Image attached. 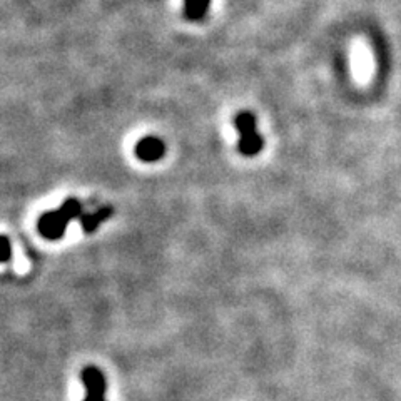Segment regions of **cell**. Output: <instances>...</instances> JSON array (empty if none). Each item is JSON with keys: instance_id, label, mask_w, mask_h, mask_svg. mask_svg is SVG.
Wrapping results in <instances>:
<instances>
[{"instance_id": "7a4b0ae2", "label": "cell", "mask_w": 401, "mask_h": 401, "mask_svg": "<svg viewBox=\"0 0 401 401\" xmlns=\"http://www.w3.org/2000/svg\"><path fill=\"white\" fill-rule=\"evenodd\" d=\"M234 126L239 133V144L237 149L243 155H256L263 149V137L257 134L256 117L251 112H239L234 119Z\"/></svg>"}, {"instance_id": "6da1fadb", "label": "cell", "mask_w": 401, "mask_h": 401, "mask_svg": "<svg viewBox=\"0 0 401 401\" xmlns=\"http://www.w3.org/2000/svg\"><path fill=\"white\" fill-rule=\"evenodd\" d=\"M83 204L76 198H69L62 203V206L56 211H47L37 221V229L40 236L49 241H57L64 236L67 224L74 219H80L83 216Z\"/></svg>"}, {"instance_id": "3957f363", "label": "cell", "mask_w": 401, "mask_h": 401, "mask_svg": "<svg viewBox=\"0 0 401 401\" xmlns=\"http://www.w3.org/2000/svg\"><path fill=\"white\" fill-rule=\"evenodd\" d=\"M80 379H83L85 386V400L84 401H105V378L102 371L96 366H89L80 373Z\"/></svg>"}, {"instance_id": "5b68a950", "label": "cell", "mask_w": 401, "mask_h": 401, "mask_svg": "<svg viewBox=\"0 0 401 401\" xmlns=\"http://www.w3.org/2000/svg\"><path fill=\"white\" fill-rule=\"evenodd\" d=\"M112 207H101L99 211L96 212H87V214L80 216V224H83V229L85 232H94L97 228H99L101 223L108 221L110 216H112Z\"/></svg>"}, {"instance_id": "277c9868", "label": "cell", "mask_w": 401, "mask_h": 401, "mask_svg": "<svg viewBox=\"0 0 401 401\" xmlns=\"http://www.w3.org/2000/svg\"><path fill=\"white\" fill-rule=\"evenodd\" d=\"M166 154V144L159 137L149 136L141 139L136 146V155L137 159L144 162H155Z\"/></svg>"}, {"instance_id": "8992f818", "label": "cell", "mask_w": 401, "mask_h": 401, "mask_svg": "<svg viewBox=\"0 0 401 401\" xmlns=\"http://www.w3.org/2000/svg\"><path fill=\"white\" fill-rule=\"evenodd\" d=\"M211 0H184V15L187 20H200L210 9Z\"/></svg>"}, {"instance_id": "52a82bcc", "label": "cell", "mask_w": 401, "mask_h": 401, "mask_svg": "<svg viewBox=\"0 0 401 401\" xmlns=\"http://www.w3.org/2000/svg\"><path fill=\"white\" fill-rule=\"evenodd\" d=\"M0 255H2V263H7V261H9L10 256H12L10 241L7 236L2 237V253H0Z\"/></svg>"}]
</instances>
